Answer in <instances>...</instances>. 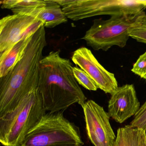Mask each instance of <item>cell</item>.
Listing matches in <instances>:
<instances>
[{
    "label": "cell",
    "instance_id": "1",
    "mask_svg": "<svg viewBox=\"0 0 146 146\" xmlns=\"http://www.w3.org/2000/svg\"><path fill=\"white\" fill-rule=\"evenodd\" d=\"M73 68L70 60L61 57L60 51L51 52L41 60L37 90L46 111H63L74 104L82 106L86 102Z\"/></svg>",
    "mask_w": 146,
    "mask_h": 146
},
{
    "label": "cell",
    "instance_id": "2",
    "mask_svg": "<svg viewBox=\"0 0 146 146\" xmlns=\"http://www.w3.org/2000/svg\"><path fill=\"white\" fill-rule=\"evenodd\" d=\"M42 25L33 35L24 55L13 69L0 78V117L13 109L29 92L37 88L40 62L46 45Z\"/></svg>",
    "mask_w": 146,
    "mask_h": 146
},
{
    "label": "cell",
    "instance_id": "3",
    "mask_svg": "<svg viewBox=\"0 0 146 146\" xmlns=\"http://www.w3.org/2000/svg\"><path fill=\"white\" fill-rule=\"evenodd\" d=\"M46 112L37 88L29 92L13 109L0 117L1 144L21 146Z\"/></svg>",
    "mask_w": 146,
    "mask_h": 146
},
{
    "label": "cell",
    "instance_id": "4",
    "mask_svg": "<svg viewBox=\"0 0 146 146\" xmlns=\"http://www.w3.org/2000/svg\"><path fill=\"white\" fill-rule=\"evenodd\" d=\"M84 144L79 130L62 112L46 113L20 146H73Z\"/></svg>",
    "mask_w": 146,
    "mask_h": 146
},
{
    "label": "cell",
    "instance_id": "5",
    "mask_svg": "<svg viewBox=\"0 0 146 146\" xmlns=\"http://www.w3.org/2000/svg\"><path fill=\"white\" fill-rule=\"evenodd\" d=\"M146 7L143 0H73L62 9L67 18L78 21L102 15L135 17Z\"/></svg>",
    "mask_w": 146,
    "mask_h": 146
},
{
    "label": "cell",
    "instance_id": "6",
    "mask_svg": "<svg viewBox=\"0 0 146 146\" xmlns=\"http://www.w3.org/2000/svg\"><path fill=\"white\" fill-rule=\"evenodd\" d=\"M135 17L118 15L94 20L82 39L94 50L107 51L113 46L123 48L129 38V29Z\"/></svg>",
    "mask_w": 146,
    "mask_h": 146
},
{
    "label": "cell",
    "instance_id": "7",
    "mask_svg": "<svg viewBox=\"0 0 146 146\" xmlns=\"http://www.w3.org/2000/svg\"><path fill=\"white\" fill-rule=\"evenodd\" d=\"M43 23L36 18L13 14L0 20V56L8 52L20 40L33 35Z\"/></svg>",
    "mask_w": 146,
    "mask_h": 146
},
{
    "label": "cell",
    "instance_id": "8",
    "mask_svg": "<svg viewBox=\"0 0 146 146\" xmlns=\"http://www.w3.org/2000/svg\"><path fill=\"white\" fill-rule=\"evenodd\" d=\"M88 137L95 146H113L116 136L110 124V117L102 107L92 100L82 106Z\"/></svg>",
    "mask_w": 146,
    "mask_h": 146
},
{
    "label": "cell",
    "instance_id": "9",
    "mask_svg": "<svg viewBox=\"0 0 146 146\" xmlns=\"http://www.w3.org/2000/svg\"><path fill=\"white\" fill-rule=\"evenodd\" d=\"M72 60L90 77L98 88L106 94H111L118 88L114 74L107 70L90 49L85 47L78 48L73 52Z\"/></svg>",
    "mask_w": 146,
    "mask_h": 146
},
{
    "label": "cell",
    "instance_id": "10",
    "mask_svg": "<svg viewBox=\"0 0 146 146\" xmlns=\"http://www.w3.org/2000/svg\"><path fill=\"white\" fill-rule=\"evenodd\" d=\"M140 108V103L133 84L119 87L111 94L108 102V113L110 117L122 123L135 116Z\"/></svg>",
    "mask_w": 146,
    "mask_h": 146
},
{
    "label": "cell",
    "instance_id": "11",
    "mask_svg": "<svg viewBox=\"0 0 146 146\" xmlns=\"http://www.w3.org/2000/svg\"><path fill=\"white\" fill-rule=\"evenodd\" d=\"M46 5L35 10L31 16L42 22L45 28H53L67 22L60 6L54 0L46 1Z\"/></svg>",
    "mask_w": 146,
    "mask_h": 146
},
{
    "label": "cell",
    "instance_id": "12",
    "mask_svg": "<svg viewBox=\"0 0 146 146\" xmlns=\"http://www.w3.org/2000/svg\"><path fill=\"white\" fill-rule=\"evenodd\" d=\"M33 35L20 40L8 52L0 56V78L5 76L21 60Z\"/></svg>",
    "mask_w": 146,
    "mask_h": 146
},
{
    "label": "cell",
    "instance_id": "13",
    "mask_svg": "<svg viewBox=\"0 0 146 146\" xmlns=\"http://www.w3.org/2000/svg\"><path fill=\"white\" fill-rule=\"evenodd\" d=\"M140 130L129 125L119 128L113 146H139Z\"/></svg>",
    "mask_w": 146,
    "mask_h": 146
},
{
    "label": "cell",
    "instance_id": "14",
    "mask_svg": "<svg viewBox=\"0 0 146 146\" xmlns=\"http://www.w3.org/2000/svg\"><path fill=\"white\" fill-rule=\"evenodd\" d=\"M46 1L40 0H10L8 7L11 10L13 14H23L30 15L34 10L39 7L45 6Z\"/></svg>",
    "mask_w": 146,
    "mask_h": 146
},
{
    "label": "cell",
    "instance_id": "15",
    "mask_svg": "<svg viewBox=\"0 0 146 146\" xmlns=\"http://www.w3.org/2000/svg\"><path fill=\"white\" fill-rule=\"evenodd\" d=\"M129 33L131 38L146 44V13L144 11L136 16L129 28Z\"/></svg>",
    "mask_w": 146,
    "mask_h": 146
},
{
    "label": "cell",
    "instance_id": "16",
    "mask_svg": "<svg viewBox=\"0 0 146 146\" xmlns=\"http://www.w3.org/2000/svg\"><path fill=\"white\" fill-rule=\"evenodd\" d=\"M73 73L77 82L86 89L90 91H96L98 89L94 81L81 68L73 67Z\"/></svg>",
    "mask_w": 146,
    "mask_h": 146
},
{
    "label": "cell",
    "instance_id": "17",
    "mask_svg": "<svg viewBox=\"0 0 146 146\" xmlns=\"http://www.w3.org/2000/svg\"><path fill=\"white\" fill-rule=\"evenodd\" d=\"M129 126L146 131V100L140 107Z\"/></svg>",
    "mask_w": 146,
    "mask_h": 146
},
{
    "label": "cell",
    "instance_id": "18",
    "mask_svg": "<svg viewBox=\"0 0 146 146\" xmlns=\"http://www.w3.org/2000/svg\"><path fill=\"white\" fill-rule=\"evenodd\" d=\"M131 71L143 78L146 73V52L140 55L133 65Z\"/></svg>",
    "mask_w": 146,
    "mask_h": 146
},
{
    "label": "cell",
    "instance_id": "19",
    "mask_svg": "<svg viewBox=\"0 0 146 146\" xmlns=\"http://www.w3.org/2000/svg\"><path fill=\"white\" fill-rule=\"evenodd\" d=\"M140 139L139 146H146V131L140 129Z\"/></svg>",
    "mask_w": 146,
    "mask_h": 146
},
{
    "label": "cell",
    "instance_id": "20",
    "mask_svg": "<svg viewBox=\"0 0 146 146\" xmlns=\"http://www.w3.org/2000/svg\"><path fill=\"white\" fill-rule=\"evenodd\" d=\"M54 1L56 3H58L60 6L64 7L70 4L71 3H72L73 2V0H62V1L54 0Z\"/></svg>",
    "mask_w": 146,
    "mask_h": 146
},
{
    "label": "cell",
    "instance_id": "21",
    "mask_svg": "<svg viewBox=\"0 0 146 146\" xmlns=\"http://www.w3.org/2000/svg\"><path fill=\"white\" fill-rule=\"evenodd\" d=\"M143 79H144L145 81H146V73L145 74V75H144V76L143 77Z\"/></svg>",
    "mask_w": 146,
    "mask_h": 146
},
{
    "label": "cell",
    "instance_id": "22",
    "mask_svg": "<svg viewBox=\"0 0 146 146\" xmlns=\"http://www.w3.org/2000/svg\"><path fill=\"white\" fill-rule=\"evenodd\" d=\"M79 146V145H76V146Z\"/></svg>",
    "mask_w": 146,
    "mask_h": 146
},
{
    "label": "cell",
    "instance_id": "23",
    "mask_svg": "<svg viewBox=\"0 0 146 146\" xmlns=\"http://www.w3.org/2000/svg\"></svg>",
    "mask_w": 146,
    "mask_h": 146
},
{
    "label": "cell",
    "instance_id": "24",
    "mask_svg": "<svg viewBox=\"0 0 146 146\" xmlns=\"http://www.w3.org/2000/svg\"></svg>",
    "mask_w": 146,
    "mask_h": 146
}]
</instances>
